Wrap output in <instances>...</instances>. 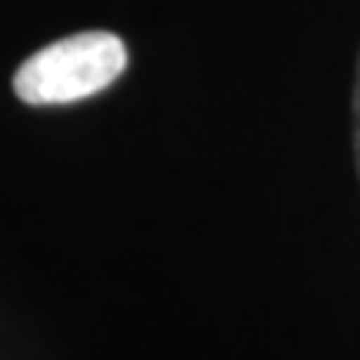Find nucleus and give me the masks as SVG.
<instances>
[{
  "mask_svg": "<svg viewBox=\"0 0 360 360\" xmlns=\"http://www.w3.org/2000/svg\"><path fill=\"white\" fill-rule=\"evenodd\" d=\"M127 67V47L110 30H84L53 40L13 74V94L30 107H53L94 97Z\"/></svg>",
  "mask_w": 360,
  "mask_h": 360,
  "instance_id": "1",
  "label": "nucleus"
},
{
  "mask_svg": "<svg viewBox=\"0 0 360 360\" xmlns=\"http://www.w3.org/2000/svg\"><path fill=\"white\" fill-rule=\"evenodd\" d=\"M354 160L360 174V57H357V77H354Z\"/></svg>",
  "mask_w": 360,
  "mask_h": 360,
  "instance_id": "2",
  "label": "nucleus"
}]
</instances>
